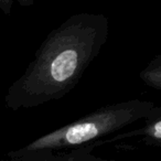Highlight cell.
<instances>
[{
    "mask_svg": "<svg viewBox=\"0 0 161 161\" xmlns=\"http://www.w3.org/2000/svg\"><path fill=\"white\" fill-rule=\"evenodd\" d=\"M154 108V103L141 99H130L106 105L36 139L19 151L56 150L86 145L139 120H146L153 113Z\"/></svg>",
    "mask_w": 161,
    "mask_h": 161,
    "instance_id": "cell-2",
    "label": "cell"
},
{
    "mask_svg": "<svg viewBox=\"0 0 161 161\" xmlns=\"http://www.w3.org/2000/svg\"><path fill=\"white\" fill-rule=\"evenodd\" d=\"M139 77L147 86L157 91L161 90V55L157 54L149 64L140 72Z\"/></svg>",
    "mask_w": 161,
    "mask_h": 161,
    "instance_id": "cell-4",
    "label": "cell"
},
{
    "mask_svg": "<svg viewBox=\"0 0 161 161\" xmlns=\"http://www.w3.org/2000/svg\"><path fill=\"white\" fill-rule=\"evenodd\" d=\"M109 36L103 14L80 12L53 29L36 50L25 71L9 86V109L32 108L63 98L75 88Z\"/></svg>",
    "mask_w": 161,
    "mask_h": 161,
    "instance_id": "cell-1",
    "label": "cell"
},
{
    "mask_svg": "<svg viewBox=\"0 0 161 161\" xmlns=\"http://www.w3.org/2000/svg\"><path fill=\"white\" fill-rule=\"evenodd\" d=\"M36 3V0H0V11L6 17H9L12 12L14 3H18L19 6L25 8L32 7Z\"/></svg>",
    "mask_w": 161,
    "mask_h": 161,
    "instance_id": "cell-5",
    "label": "cell"
},
{
    "mask_svg": "<svg viewBox=\"0 0 161 161\" xmlns=\"http://www.w3.org/2000/svg\"><path fill=\"white\" fill-rule=\"evenodd\" d=\"M14 161H106L97 159L86 152L78 150L75 153L54 156L51 150H38V151L21 152L17 151L11 154Z\"/></svg>",
    "mask_w": 161,
    "mask_h": 161,
    "instance_id": "cell-3",
    "label": "cell"
}]
</instances>
